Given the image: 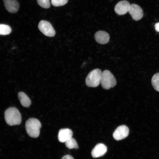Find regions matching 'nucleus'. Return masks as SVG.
Returning <instances> with one entry per match:
<instances>
[{"mask_svg":"<svg viewBox=\"0 0 159 159\" xmlns=\"http://www.w3.org/2000/svg\"><path fill=\"white\" fill-rule=\"evenodd\" d=\"M6 123L9 125H19L21 122V117L19 110L16 107H11L7 108L4 114Z\"/></svg>","mask_w":159,"mask_h":159,"instance_id":"nucleus-1","label":"nucleus"},{"mask_svg":"<svg viewBox=\"0 0 159 159\" xmlns=\"http://www.w3.org/2000/svg\"><path fill=\"white\" fill-rule=\"evenodd\" d=\"M41 126L39 120L33 118H30L26 120L25 125L27 133L32 138H37L39 136Z\"/></svg>","mask_w":159,"mask_h":159,"instance_id":"nucleus-2","label":"nucleus"},{"mask_svg":"<svg viewBox=\"0 0 159 159\" xmlns=\"http://www.w3.org/2000/svg\"><path fill=\"white\" fill-rule=\"evenodd\" d=\"M102 74V71L99 69H95L91 71L85 79L86 85L90 87L98 86L100 83Z\"/></svg>","mask_w":159,"mask_h":159,"instance_id":"nucleus-3","label":"nucleus"},{"mask_svg":"<svg viewBox=\"0 0 159 159\" xmlns=\"http://www.w3.org/2000/svg\"><path fill=\"white\" fill-rule=\"evenodd\" d=\"M116 82L115 78L110 71L105 70L102 72L100 83L103 89L108 90L113 87Z\"/></svg>","mask_w":159,"mask_h":159,"instance_id":"nucleus-4","label":"nucleus"},{"mask_svg":"<svg viewBox=\"0 0 159 159\" xmlns=\"http://www.w3.org/2000/svg\"><path fill=\"white\" fill-rule=\"evenodd\" d=\"M38 27L40 31L44 35L49 37H53L55 34V31L51 24L45 20L41 21Z\"/></svg>","mask_w":159,"mask_h":159,"instance_id":"nucleus-5","label":"nucleus"},{"mask_svg":"<svg viewBox=\"0 0 159 159\" xmlns=\"http://www.w3.org/2000/svg\"><path fill=\"white\" fill-rule=\"evenodd\" d=\"M128 12L132 19L136 21L141 19L143 16L142 9L139 5L135 4H130Z\"/></svg>","mask_w":159,"mask_h":159,"instance_id":"nucleus-6","label":"nucleus"},{"mask_svg":"<svg viewBox=\"0 0 159 159\" xmlns=\"http://www.w3.org/2000/svg\"><path fill=\"white\" fill-rule=\"evenodd\" d=\"M129 129L126 126L122 125L118 127L113 134V137L117 140H122L129 135Z\"/></svg>","mask_w":159,"mask_h":159,"instance_id":"nucleus-7","label":"nucleus"},{"mask_svg":"<svg viewBox=\"0 0 159 159\" xmlns=\"http://www.w3.org/2000/svg\"><path fill=\"white\" fill-rule=\"evenodd\" d=\"M130 5L129 2L127 1H121L115 5L114 10L117 14L123 15L128 12Z\"/></svg>","mask_w":159,"mask_h":159,"instance_id":"nucleus-8","label":"nucleus"},{"mask_svg":"<svg viewBox=\"0 0 159 159\" xmlns=\"http://www.w3.org/2000/svg\"><path fill=\"white\" fill-rule=\"evenodd\" d=\"M107 147L103 144H97L92 149L91 155L94 158L100 157L103 155L107 152Z\"/></svg>","mask_w":159,"mask_h":159,"instance_id":"nucleus-9","label":"nucleus"},{"mask_svg":"<svg viewBox=\"0 0 159 159\" xmlns=\"http://www.w3.org/2000/svg\"><path fill=\"white\" fill-rule=\"evenodd\" d=\"M6 9L9 12L15 13L19 8V5L16 0H3Z\"/></svg>","mask_w":159,"mask_h":159,"instance_id":"nucleus-10","label":"nucleus"},{"mask_svg":"<svg viewBox=\"0 0 159 159\" xmlns=\"http://www.w3.org/2000/svg\"><path fill=\"white\" fill-rule=\"evenodd\" d=\"M73 132L72 130L68 128H63L60 129L58 132V139L60 142H65L72 138Z\"/></svg>","mask_w":159,"mask_h":159,"instance_id":"nucleus-11","label":"nucleus"},{"mask_svg":"<svg viewBox=\"0 0 159 159\" xmlns=\"http://www.w3.org/2000/svg\"><path fill=\"white\" fill-rule=\"evenodd\" d=\"M94 37L96 41L101 44L107 43L109 41L110 39L109 34L103 31L97 32L95 34Z\"/></svg>","mask_w":159,"mask_h":159,"instance_id":"nucleus-12","label":"nucleus"},{"mask_svg":"<svg viewBox=\"0 0 159 159\" xmlns=\"http://www.w3.org/2000/svg\"><path fill=\"white\" fill-rule=\"evenodd\" d=\"M18 96L20 102L22 106L26 107H28L30 105L31 101L24 92H19Z\"/></svg>","mask_w":159,"mask_h":159,"instance_id":"nucleus-13","label":"nucleus"},{"mask_svg":"<svg viewBox=\"0 0 159 159\" xmlns=\"http://www.w3.org/2000/svg\"><path fill=\"white\" fill-rule=\"evenodd\" d=\"M65 144L66 146L69 149H77L79 148L77 141L72 137L66 141Z\"/></svg>","mask_w":159,"mask_h":159,"instance_id":"nucleus-14","label":"nucleus"},{"mask_svg":"<svg viewBox=\"0 0 159 159\" xmlns=\"http://www.w3.org/2000/svg\"><path fill=\"white\" fill-rule=\"evenodd\" d=\"M151 83L154 89L159 92V73L154 74L152 77Z\"/></svg>","mask_w":159,"mask_h":159,"instance_id":"nucleus-15","label":"nucleus"},{"mask_svg":"<svg viewBox=\"0 0 159 159\" xmlns=\"http://www.w3.org/2000/svg\"><path fill=\"white\" fill-rule=\"evenodd\" d=\"M11 31V28L9 26L4 24H0V35H8L9 34Z\"/></svg>","mask_w":159,"mask_h":159,"instance_id":"nucleus-16","label":"nucleus"},{"mask_svg":"<svg viewBox=\"0 0 159 159\" xmlns=\"http://www.w3.org/2000/svg\"><path fill=\"white\" fill-rule=\"evenodd\" d=\"M38 4L42 7L48 9L50 6V0H37Z\"/></svg>","mask_w":159,"mask_h":159,"instance_id":"nucleus-17","label":"nucleus"},{"mask_svg":"<svg viewBox=\"0 0 159 159\" xmlns=\"http://www.w3.org/2000/svg\"><path fill=\"white\" fill-rule=\"evenodd\" d=\"M68 1V0H51L52 5L55 7H58L64 5Z\"/></svg>","mask_w":159,"mask_h":159,"instance_id":"nucleus-18","label":"nucleus"},{"mask_svg":"<svg viewBox=\"0 0 159 159\" xmlns=\"http://www.w3.org/2000/svg\"><path fill=\"white\" fill-rule=\"evenodd\" d=\"M61 159H74L71 155H66L63 156Z\"/></svg>","mask_w":159,"mask_h":159,"instance_id":"nucleus-19","label":"nucleus"},{"mask_svg":"<svg viewBox=\"0 0 159 159\" xmlns=\"http://www.w3.org/2000/svg\"><path fill=\"white\" fill-rule=\"evenodd\" d=\"M155 30L159 32V22L156 23L155 25Z\"/></svg>","mask_w":159,"mask_h":159,"instance_id":"nucleus-20","label":"nucleus"}]
</instances>
